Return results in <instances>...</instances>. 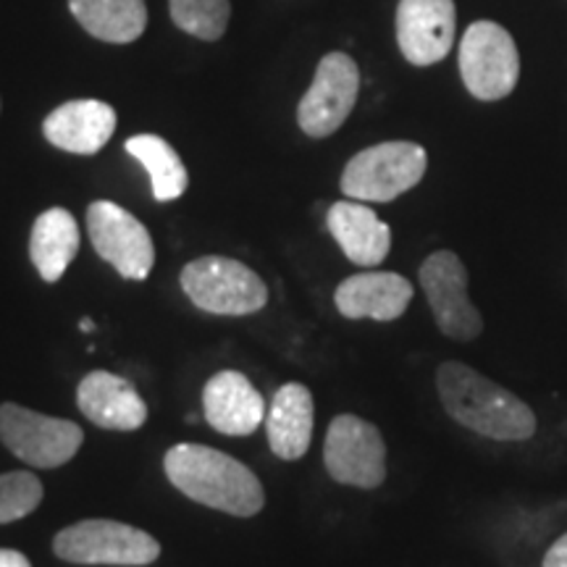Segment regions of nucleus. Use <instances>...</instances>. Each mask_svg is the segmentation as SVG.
Segmentation results:
<instances>
[{
    "label": "nucleus",
    "mask_w": 567,
    "mask_h": 567,
    "mask_svg": "<svg viewBox=\"0 0 567 567\" xmlns=\"http://www.w3.org/2000/svg\"><path fill=\"white\" fill-rule=\"evenodd\" d=\"M436 392L446 415L494 442H528L538 421L526 402L471 365L446 360L436 371Z\"/></svg>",
    "instance_id": "obj_1"
},
{
    "label": "nucleus",
    "mask_w": 567,
    "mask_h": 567,
    "mask_svg": "<svg viewBox=\"0 0 567 567\" xmlns=\"http://www.w3.org/2000/svg\"><path fill=\"white\" fill-rule=\"evenodd\" d=\"M163 467L182 494L205 507L252 517L266 505L264 486L250 467L213 446L176 444L166 452Z\"/></svg>",
    "instance_id": "obj_2"
},
{
    "label": "nucleus",
    "mask_w": 567,
    "mask_h": 567,
    "mask_svg": "<svg viewBox=\"0 0 567 567\" xmlns=\"http://www.w3.org/2000/svg\"><path fill=\"white\" fill-rule=\"evenodd\" d=\"M182 289L195 308L213 316H250L268 302L266 281L252 268L221 255H205L184 266Z\"/></svg>",
    "instance_id": "obj_3"
},
{
    "label": "nucleus",
    "mask_w": 567,
    "mask_h": 567,
    "mask_svg": "<svg viewBox=\"0 0 567 567\" xmlns=\"http://www.w3.org/2000/svg\"><path fill=\"white\" fill-rule=\"evenodd\" d=\"M429 155L415 142H381L347 163L342 193L360 203H392L423 179Z\"/></svg>",
    "instance_id": "obj_4"
},
{
    "label": "nucleus",
    "mask_w": 567,
    "mask_h": 567,
    "mask_svg": "<svg viewBox=\"0 0 567 567\" xmlns=\"http://www.w3.org/2000/svg\"><path fill=\"white\" fill-rule=\"evenodd\" d=\"M460 74L478 101H502L520 80V53L505 27L496 21H473L460 42Z\"/></svg>",
    "instance_id": "obj_5"
},
{
    "label": "nucleus",
    "mask_w": 567,
    "mask_h": 567,
    "mask_svg": "<svg viewBox=\"0 0 567 567\" xmlns=\"http://www.w3.org/2000/svg\"><path fill=\"white\" fill-rule=\"evenodd\" d=\"M53 549L76 565H151L161 557V544L151 534L116 520H82L63 528Z\"/></svg>",
    "instance_id": "obj_6"
},
{
    "label": "nucleus",
    "mask_w": 567,
    "mask_h": 567,
    "mask_svg": "<svg viewBox=\"0 0 567 567\" xmlns=\"http://www.w3.org/2000/svg\"><path fill=\"white\" fill-rule=\"evenodd\" d=\"M323 463L337 484L379 488L386 481L384 436L363 417L337 415L326 434Z\"/></svg>",
    "instance_id": "obj_7"
},
{
    "label": "nucleus",
    "mask_w": 567,
    "mask_h": 567,
    "mask_svg": "<svg viewBox=\"0 0 567 567\" xmlns=\"http://www.w3.org/2000/svg\"><path fill=\"white\" fill-rule=\"evenodd\" d=\"M421 289L444 337L473 342L484 331L481 310L467 297V268L452 250H439L423 260Z\"/></svg>",
    "instance_id": "obj_8"
},
{
    "label": "nucleus",
    "mask_w": 567,
    "mask_h": 567,
    "mask_svg": "<svg viewBox=\"0 0 567 567\" xmlns=\"http://www.w3.org/2000/svg\"><path fill=\"white\" fill-rule=\"evenodd\" d=\"M0 442L32 467H59L80 452L82 429L63 417H48L13 402L0 405Z\"/></svg>",
    "instance_id": "obj_9"
},
{
    "label": "nucleus",
    "mask_w": 567,
    "mask_h": 567,
    "mask_svg": "<svg viewBox=\"0 0 567 567\" xmlns=\"http://www.w3.org/2000/svg\"><path fill=\"white\" fill-rule=\"evenodd\" d=\"M87 231L95 252L124 279L145 281L151 276L155 264L151 231L122 205L111 200L92 203L87 208Z\"/></svg>",
    "instance_id": "obj_10"
},
{
    "label": "nucleus",
    "mask_w": 567,
    "mask_h": 567,
    "mask_svg": "<svg viewBox=\"0 0 567 567\" xmlns=\"http://www.w3.org/2000/svg\"><path fill=\"white\" fill-rule=\"evenodd\" d=\"M360 90V71L347 53H329L318 63L313 84L297 109V122L308 137H329L354 109Z\"/></svg>",
    "instance_id": "obj_11"
},
{
    "label": "nucleus",
    "mask_w": 567,
    "mask_h": 567,
    "mask_svg": "<svg viewBox=\"0 0 567 567\" xmlns=\"http://www.w3.org/2000/svg\"><path fill=\"white\" fill-rule=\"evenodd\" d=\"M455 0H400L396 42L413 66H431L446 59L455 45Z\"/></svg>",
    "instance_id": "obj_12"
},
{
    "label": "nucleus",
    "mask_w": 567,
    "mask_h": 567,
    "mask_svg": "<svg viewBox=\"0 0 567 567\" xmlns=\"http://www.w3.org/2000/svg\"><path fill=\"white\" fill-rule=\"evenodd\" d=\"M203 415L218 434L250 436L266 421V400L245 373L221 371L203 389Z\"/></svg>",
    "instance_id": "obj_13"
},
{
    "label": "nucleus",
    "mask_w": 567,
    "mask_h": 567,
    "mask_svg": "<svg viewBox=\"0 0 567 567\" xmlns=\"http://www.w3.org/2000/svg\"><path fill=\"white\" fill-rule=\"evenodd\" d=\"M413 300V284L405 276L389 271L354 274L337 287V310L350 321L371 318V321H396Z\"/></svg>",
    "instance_id": "obj_14"
},
{
    "label": "nucleus",
    "mask_w": 567,
    "mask_h": 567,
    "mask_svg": "<svg viewBox=\"0 0 567 567\" xmlns=\"http://www.w3.org/2000/svg\"><path fill=\"white\" fill-rule=\"evenodd\" d=\"M76 405L92 423L109 431H137L147 421V405L122 375L92 371L76 386Z\"/></svg>",
    "instance_id": "obj_15"
},
{
    "label": "nucleus",
    "mask_w": 567,
    "mask_h": 567,
    "mask_svg": "<svg viewBox=\"0 0 567 567\" xmlns=\"http://www.w3.org/2000/svg\"><path fill=\"white\" fill-rule=\"evenodd\" d=\"M331 237L354 266L375 268L392 250V229L360 200H339L326 216Z\"/></svg>",
    "instance_id": "obj_16"
},
{
    "label": "nucleus",
    "mask_w": 567,
    "mask_h": 567,
    "mask_svg": "<svg viewBox=\"0 0 567 567\" xmlns=\"http://www.w3.org/2000/svg\"><path fill=\"white\" fill-rule=\"evenodd\" d=\"M42 132L61 151L92 155L105 147L116 132V111L103 101H71L45 118Z\"/></svg>",
    "instance_id": "obj_17"
},
{
    "label": "nucleus",
    "mask_w": 567,
    "mask_h": 567,
    "mask_svg": "<svg viewBox=\"0 0 567 567\" xmlns=\"http://www.w3.org/2000/svg\"><path fill=\"white\" fill-rule=\"evenodd\" d=\"M266 434L274 455L300 460L313 439V394L305 384L289 381L276 392L266 415Z\"/></svg>",
    "instance_id": "obj_18"
},
{
    "label": "nucleus",
    "mask_w": 567,
    "mask_h": 567,
    "mask_svg": "<svg viewBox=\"0 0 567 567\" xmlns=\"http://www.w3.org/2000/svg\"><path fill=\"white\" fill-rule=\"evenodd\" d=\"M76 252H80V226L66 208H51L38 216L32 226L30 255L42 279L48 284L59 281Z\"/></svg>",
    "instance_id": "obj_19"
},
{
    "label": "nucleus",
    "mask_w": 567,
    "mask_h": 567,
    "mask_svg": "<svg viewBox=\"0 0 567 567\" xmlns=\"http://www.w3.org/2000/svg\"><path fill=\"white\" fill-rule=\"evenodd\" d=\"M69 9L92 38L134 42L147 27L145 0H69Z\"/></svg>",
    "instance_id": "obj_20"
},
{
    "label": "nucleus",
    "mask_w": 567,
    "mask_h": 567,
    "mask_svg": "<svg viewBox=\"0 0 567 567\" xmlns=\"http://www.w3.org/2000/svg\"><path fill=\"white\" fill-rule=\"evenodd\" d=\"M126 153L147 168L153 182V195L158 203L176 200L187 189V168L172 145L158 134H137L126 140Z\"/></svg>",
    "instance_id": "obj_21"
},
{
    "label": "nucleus",
    "mask_w": 567,
    "mask_h": 567,
    "mask_svg": "<svg viewBox=\"0 0 567 567\" xmlns=\"http://www.w3.org/2000/svg\"><path fill=\"white\" fill-rule=\"evenodd\" d=\"M229 13V0H172L174 24L200 40L224 38Z\"/></svg>",
    "instance_id": "obj_22"
},
{
    "label": "nucleus",
    "mask_w": 567,
    "mask_h": 567,
    "mask_svg": "<svg viewBox=\"0 0 567 567\" xmlns=\"http://www.w3.org/2000/svg\"><path fill=\"white\" fill-rule=\"evenodd\" d=\"M42 484L32 473H3L0 476V523H13L38 509Z\"/></svg>",
    "instance_id": "obj_23"
},
{
    "label": "nucleus",
    "mask_w": 567,
    "mask_h": 567,
    "mask_svg": "<svg viewBox=\"0 0 567 567\" xmlns=\"http://www.w3.org/2000/svg\"><path fill=\"white\" fill-rule=\"evenodd\" d=\"M542 567H567V534L559 536L557 542L547 549Z\"/></svg>",
    "instance_id": "obj_24"
},
{
    "label": "nucleus",
    "mask_w": 567,
    "mask_h": 567,
    "mask_svg": "<svg viewBox=\"0 0 567 567\" xmlns=\"http://www.w3.org/2000/svg\"><path fill=\"white\" fill-rule=\"evenodd\" d=\"M0 567H32V565L30 559L17 549H0Z\"/></svg>",
    "instance_id": "obj_25"
},
{
    "label": "nucleus",
    "mask_w": 567,
    "mask_h": 567,
    "mask_svg": "<svg viewBox=\"0 0 567 567\" xmlns=\"http://www.w3.org/2000/svg\"><path fill=\"white\" fill-rule=\"evenodd\" d=\"M80 329L84 331V334H90V331H92V329H95V323H92V321H90V318H82V321H80Z\"/></svg>",
    "instance_id": "obj_26"
}]
</instances>
